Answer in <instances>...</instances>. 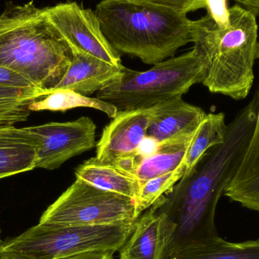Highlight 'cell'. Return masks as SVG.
<instances>
[{
    "mask_svg": "<svg viewBox=\"0 0 259 259\" xmlns=\"http://www.w3.org/2000/svg\"><path fill=\"white\" fill-rule=\"evenodd\" d=\"M258 102L255 93L228 124L225 141L208 149L191 171L157 201L158 211L176 225L174 251L219 237L214 222L216 208L249 146Z\"/></svg>",
    "mask_w": 259,
    "mask_h": 259,
    "instance_id": "1",
    "label": "cell"
},
{
    "mask_svg": "<svg viewBox=\"0 0 259 259\" xmlns=\"http://www.w3.org/2000/svg\"><path fill=\"white\" fill-rule=\"evenodd\" d=\"M68 42L33 1L7 5L0 14V66L30 80L47 94L71 65Z\"/></svg>",
    "mask_w": 259,
    "mask_h": 259,
    "instance_id": "2",
    "label": "cell"
},
{
    "mask_svg": "<svg viewBox=\"0 0 259 259\" xmlns=\"http://www.w3.org/2000/svg\"><path fill=\"white\" fill-rule=\"evenodd\" d=\"M229 18L226 27H219L208 14L193 21L192 42L204 64V86L212 94L241 100L255 79L258 24L255 14L239 5L229 8Z\"/></svg>",
    "mask_w": 259,
    "mask_h": 259,
    "instance_id": "3",
    "label": "cell"
},
{
    "mask_svg": "<svg viewBox=\"0 0 259 259\" xmlns=\"http://www.w3.org/2000/svg\"><path fill=\"white\" fill-rule=\"evenodd\" d=\"M94 12L118 53L148 65L174 57L193 42V20L169 8L135 0H102Z\"/></svg>",
    "mask_w": 259,
    "mask_h": 259,
    "instance_id": "4",
    "label": "cell"
},
{
    "mask_svg": "<svg viewBox=\"0 0 259 259\" xmlns=\"http://www.w3.org/2000/svg\"><path fill=\"white\" fill-rule=\"evenodd\" d=\"M204 64L196 50L155 64L146 71L124 67L113 81L97 93L96 98L115 106L119 112L149 109L183 97L196 83H202Z\"/></svg>",
    "mask_w": 259,
    "mask_h": 259,
    "instance_id": "5",
    "label": "cell"
},
{
    "mask_svg": "<svg viewBox=\"0 0 259 259\" xmlns=\"http://www.w3.org/2000/svg\"><path fill=\"white\" fill-rule=\"evenodd\" d=\"M135 222L59 228L37 224L3 240L0 259H59L91 251L119 252Z\"/></svg>",
    "mask_w": 259,
    "mask_h": 259,
    "instance_id": "6",
    "label": "cell"
},
{
    "mask_svg": "<svg viewBox=\"0 0 259 259\" xmlns=\"http://www.w3.org/2000/svg\"><path fill=\"white\" fill-rule=\"evenodd\" d=\"M137 219L134 199L77 178L44 211L38 224L55 228L98 226Z\"/></svg>",
    "mask_w": 259,
    "mask_h": 259,
    "instance_id": "7",
    "label": "cell"
},
{
    "mask_svg": "<svg viewBox=\"0 0 259 259\" xmlns=\"http://www.w3.org/2000/svg\"><path fill=\"white\" fill-rule=\"evenodd\" d=\"M46 15L71 49L80 50L118 68H123L121 55L103 34L94 11L68 1L44 8Z\"/></svg>",
    "mask_w": 259,
    "mask_h": 259,
    "instance_id": "8",
    "label": "cell"
},
{
    "mask_svg": "<svg viewBox=\"0 0 259 259\" xmlns=\"http://www.w3.org/2000/svg\"><path fill=\"white\" fill-rule=\"evenodd\" d=\"M39 138L36 168L55 170L95 146L97 126L89 117L29 127Z\"/></svg>",
    "mask_w": 259,
    "mask_h": 259,
    "instance_id": "9",
    "label": "cell"
},
{
    "mask_svg": "<svg viewBox=\"0 0 259 259\" xmlns=\"http://www.w3.org/2000/svg\"><path fill=\"white\" fill-rule=\"evenodd\" d=\"M152 109L124 111L103 129L97 144L96 161L113 166L117 161L137 156L146 138Z\"/></svg>",
    "mask_w": 259,
    "mask_h": 259,
    "instance_id": "10",
    "label": "cell"
},
{
    "mask_svg": "<svg viewBox=\"0 0 259 259\" xmlns=\"http://www.w3.org/2000/svg\"><path fill=\"white\" fill-rule=\"evenodd\" d=\"M177 226L155 202L136 220L128 240L119 250V259H167L175 246Z\"/></svg>",
    "mask_w": 259,
    "mask_h": 259,
    "instance_id": "11",
    "label": "cell"
},
{
    "mask_svg": "<svg viewBox=\"0 0 259 259\" xmlns=\"http://www.w3.org/2000/svg\"><path fill=\"white\" fill-rule=\"evenodd\" d=\"M206 113L198 106L175 97L152 108L146 137L157 144L193 135Z\"/></svg>",
    "mask_w": 259,
    "mask_h": 259,
    "instance_id": "12",
    "label": "cell"
},
{
    "mask_svg": "<svg viewBox=\"0 0 259 259\" xmlns=\"http://www.w3.org/2000/svg\"><path fill=\"white\" fill-rule=\"evenodd\" d=\"M71 50V65L54 91L68 90L90 97L113 81L124 68L114 66L80 50Z\"/></svg>",
    "mask_w": 259,
    "mask_h": 259,
    "instance_id": "13",
    "label": "cell"
},
{
    "mask_svg": "<svg viewBox=\"0 0 259 259\" xmlns=\"http://www.w3.org/2000/svg\"><path fill=\"white\" fill-rule=\"evenodd\" d=\"M39 138L29 127H0V179L36 168Z\"/></svg>",
    "mask_w": 259,
    "mask_h": 259,
    "instance_id": "14",
    "label": "cell"
},
{
    "mask_svg": "<svg viewBox=\"0 0 259 259\" xmlns=\"http://www.w3.org/2000/svg\"><path fill=\"white\" fill-rule=\"evenodd\" d=\"M259 64V41L257 48ZM256 121L249 146L237 173L224 195L242 206L259 213V87Z\"/></svg>",
    "mask_w": 259,
    "mask_h": 259,
    "instance_id": "15",
    "label": "cell"
},
{
    "mask_svg": "<svg viewBox=\"0 0 259 259\" xmlns=\"http://www.w3.org/2000/svg\"><path fill=\"white\" fill-rule=\"evenodd\" d=\"M75 175L94 187L127 196L134 200L140 191V183L135 177L114 166L100 164L94 158L79 166Z\"/></svg>",
    "mask_w": 259,
    "mask_h": 259,
    "instance_id": "16",
    "label": "cell"
},
{
    "mask_svg": "<svg viewBox=\"0 0 259 259\" xmlns=\"http://www.w3.org/2000/svg\"><path fill=\"white\" fill-rule=\"evenodd\" d=\"M193 135L158 144L152 154L141 157L134 175L140 184L175 171L184 165Z\"/></svg>",
    "mask_w": 259,
    "mask_h": 259,
    "instance_id": "17",
    "label": "cell"
},
{
    "mask_svg": "<svg viewBox=\"0 0 259 259\" xmlns=\"http://www.w3.org/2000/svg\"><path fill=\"white\" fill-rule=\"evenodd\" d=\"M167 259H259V240L231 243L218 237L176 249Z\"/></svg>",
    "mask_w": 259,
    "mask_h": 259,
    "instance_id": "18",
    "label": "cell"
},
{
    "mask_svg": "<svg viewBox=\"0 0 259 259\" xmlns=\"http://www.w3.org/2000/svg\"><path fill=\"white\" fill-rule=\"evenodd\" d=\"M227 129L225 114H206L195 132L187 149L184 161V175L191 171L208 149L225 141Z\"/></svg>",
    "mask_w": 259,
    "mask_h": 259,
    "instance_id": "19",
    "label": "cell"
},
{
    "mask_svg": "<svg viewBox=\"0 0 259 259\" xmlns=\"http://www.w3.org/2000/svg\"><path fill=\"white\" fill-rule=\"evenodd\" d=\"M80 107L97 109L104 112L112 119L118 114L116 108L109 103L97 98L84 97L68 90H57L45 97L34 100L29 106V110L30 112H65L68 109Z\"/></svg>",
    "mask_w": 259,
    "mask_h": 259,
    "instance_id": "20",
    "label": "cell"
},
{
    "mask_svg": "<svg viewBox=\"0 0 259 259\" xmlns=\"http://www.w3.org/2000/svg\"><path fill=\"white\" fill-rule=\"evenodd\" d=\"M48 95L38 89H22L0 86V127L25 121L30 115L32 102Z\"/></svg>",
    "mask_w": 259,
    "mask_h": 259,
    "instance_id": "21",
    "label": "cell"
},
{
    "mask_svg": "<svg viewBox=\"0 0 259 259\" xmlns=\"http://www.w3.org/2000/svg\"><path fill=\"white\" fill-rule=\"evenodd\" d=\"M184 173L185 166L184 164L175 171L156 177L140 184L138 196L134 200L137 219L152 207L160 198L168 193L183 178Z\"/></svg>",
    "mask_w": 259,
    "mask_h": 259,
    "instance_id": "22",
    "label": "cell"
},
{
    "mask_svg": "<svg viewBox=\"0 0 259 259\" xmlns=\"http://www.w3.org/2000/svg\"><path fill=\"white\" fill-rule=\"evenodd\" d=\"M142 3H150L173 9L179 13L187 15L200 9H205V0H135ZM240 3V0H236Z\"/></svg>",
    "mask_w": 259,
    "mask_h": 259,
    "instance_id": "23",
    "label": "cell"
},
{
    "mask_svg": "<svg viewBox=\"0 0 259 259\" xmlns=\"http://www.w3.org/2000/svg\"><path fill=\"white\" fill-rule=\"evenodd\" d=\"M228 0H205L207 14L220 27H228L230 23Z\"/></svg>",
    "mask_w": 259,
    "mask_h": 259,
    "instance_id": "24",
    "label": "cell"
},
{
    "mask_svg": "<svg viewBox=\"0 0 259 259\" xmlns=\"http://www.w3.org/2000/svg\"><path fill=\"white\" fill-rule=\"evenodd\" d=\"M0 86L22 89H38L30 80L21 74L3 66H0Z\"/></svg>",
    "mask_w": 259,
    "mask_h": 259,
    "instance_id": "25",
    "label": "cell"
},
{
    "mask_svg": "<svg viewBox=\"0 0 259 259\" xmlns=\"http://www.w3.org/2000/svg\"><path fill=\"white\" fill-rule=\"evenodd\" d=\"M115 253L112 251H91L59 259H112Z\"/></svg>",
    "mask_w": 259,
    "mask_h": 259,
    "instance_id": "26",
    "label": "cell"
},
{
    "mask_svg": "<svg viewBox=\"0 0 259 259\" xmlns=\"http://www.w3.org/2000/svg\"><path fill=\"white\" fill-rule=\"evenodd\" d=\"M240 4L243 7L249 9L255 14V16L259 15V0H241Z\"/></svg>",
    "mask_w": 259,
    "mask_h": 259,
    "instance_id": "27",
    "label": "cell"
},
{
    "mask_svg": "<svg viewBox=\"0 0 259 259\" xmlns=\"http://www.w3.org/2000/svg\"><path fill=\"white\" fill-rule=\"evenodd\" d=\"M3 240L2 239V230L0 228V251H1L2 243H3Z\"/></svg>",
    "mask_w": 259,
    "mask_h": 259,
    "instance_id": "28",
    "label": "cell"
},
{
    "mask_svg": "<svg viewBox=\"0 0 259 259\" xmlns=\"http://www.w3.org/2000/svg\"><path fill=\"white\" fill-rule=\"evenodd\" d=\"M112 259H115V258H114V257H113V258H112Z\"/></svg>",
    "mask_w": 259,
    "mask_h": 259,
    "instance_id": "29",
    "label": "cell"
},
{
    "mask_svg": "<svg viewBox=\"0 0 259 259\" xmlns=\"http://www.w3.org/2000/svg\"><path fill=\"white\" fill-rule=\"evenodd\" d=\"M240 1H241V0H240Z\"/></svg>",
    "mask_w": 259,
    "mask_h": 259,
    "instance_id": "30",
    "label": "cell"
}]
</instances>
